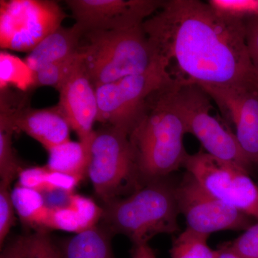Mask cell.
Wrapping results in <instances>:
<instances>
[{
    "label": "cell",
    "mask_w": 258,
    "mask_h": 258,
    "mask_svg": "<svg viewBox=\"0 0 258 258\" xmlns=\"http://www.w3.org/2000/svg\"><path fill=\"white\" fill-rule=\"evenodd\" d=\"M149 43L172 82L222 86L257 73L243 20L227 18L208 2L164 0L143 23Z\"/></svg>",
    "instance_id": "obj_1"
},
{
    "label": "cell",
    "mask_w": 258,
    "mask_h": 258,
    "mask_svg": "<svg viewBox=\"0 0 258 258\" xmlns=\"http://www.w3.org/2000/svg\"><path fill=\"white\" fill-rule=\"evenodd\" d=\"M169 81L148 96L138 120L129 134L142 184L165 179L184 167L189 154L184 145V120L169 93Z\"/></svg>",
    "instance_id": "obj_2"
},
{
    "label": "cell",
    "mask_w": 258,
    "mask_h": 258,
    "mask_svg": "<svg viewBox=\"0 0 258 258\" xmlns=\"http://www.w3.org/2000/svg\"><path fill=\"white\" fill-rule=\"evenodd\" d=\"M103 208V225L113 235L126 236L133 244L148 243L156 235L179 231L176 187L164 179L147 183Z\"/></svg>",
    "instance_id": "obj_3"
},
{
    "label": "cell",
    "mask_w": 258,
    "mask_h": 258,
    "mask_svg": "<svg viewBox=\"0 0 258 258\" xmlns=\"http://www.w3.org/2000/svg\"><path fill=\"white\" fill-rule=\"evenodd\" d=\"M83 37L85 43L80 48L83 67L96 88L161 64L143 24L122 30L86 32Z\"/></svg>",
    "instance_id": "obj_4"
},
{
    "label": "cell",
    "mask_w": 258,
    "mask_h": 258,
    "mask_svg": "<svg viewBox=\"0 0 258 258\" xmlns=\"http://www.w3.org/2000/svg\"><path fill=\"white\" fill-rule=\"evenodd\" d=\"M87 176L103 205L144 186L128 133L107 125L95 131Z\"/></svg>",
    "instance_id": "obj_5"
},
{
    "label": "cell",
    "mask_w": 258,
    "mask_h": 258,
    "mask_svg": "<svg viewBox=\"0 0 258 258\" xmlns=\"http://www.w3.org/2000/svg\"><path fill=\"white\" fill-rule=\"evenodd\" d=\"M169 88L171 101L184 120L186 132L200 141L204 151L249 173L252 162L242 151L235 134L210 113L212 99L208 93L196 84L171 81Z\"/></svg>",
    "instance_id": "obj_6"
},
{
    "label": "cell",
    "mask_w": 258,
    "mask_h": 258,
    "mask_svg": "<svg viewBox=\"0 0 258 258\" xmlns=\"http://www.w3.org/2000/svg\"><path fill=\"white\" fill-rule=\"evenodd\" d=\"M66 15L56 2L1 0L0 46L30 52L60 28Z\"/></svg>",
    "instance_id": "obj_7"
},
{
    "label": "cell",
    "mask_w": 258,
    "mask_h": 258,
    "mask_svg": "<svg viewBox=\"0 0 258 258\" xmlns=\"http://www.w3.org/2000/svg\"><path fill=\"white\" fill-rule=\"evenodd\" d=\"M184 167L212 196L258 221V187L247 171L203 150L189 154Z\"/></svg>",
    "instance_id": "obj_8"
},
{
    "label": "cell",
    "mask_w": 258,
    "mask_h": 258,
    "mask_svg": "<svg viewBox=\"0 0 258 258\" xmlns=\"http://www.w3.org/2000/svg\"><path fill=\"white\" fill-rule=\"evenodd\" d=\"M161 64L139 75L96 87L97 121L129 134L138 120L148 96L170 81Z\"/></svg>",
    "instance_id": "obj_9"
},
{
    "label": "cell",
    "mask_w": 258,
    "mask_h": 258,
    "mask_svg": "<svg viewBox=\"0 0 258 258\" xmlns=\"http://www.w3.org/2000/svg\"><path fill=\"white\" fill-rule=\"evenodd\" d=\"M179 213L184 215L186 228L210 236L221 230H247L249 217L212 196L189 174L176 187Z\"/></svg>",
    "instance_id": "obj_10"
},
{
    "label": "cell",
    "mask_w": 258,
    "mask_h": 258,
    "mask_svg": "<svg viewBox=\"0 0 258 258\" xmlns=\"http://www.w3.org/2000/svg\"><path fill=\"white\" fill-rule=\"evenodd\" d=\"M224 118L233 123L235 136L252 164L258 165V74L222 86L203 88Z\"/></svg>",
    "instance_id": "obj_11"
},
{
    "label": "cell",
    "mask_w": 258,
    "mask_h": 258,
    "mask_svg": "<svg viewBox=\"0 0 258 258\" xmlns=\"http://www.w3.org/2000/svg\"><path fill=\"white\" fill-rule=\"evenodd\" d=\"M163 0H67L76 23L85 32L116 30L142 25Z\"/></svg>",
    "instance_id": "obj_12"
},
{
    "label": "cell",
    "mask_w": 258,
    "mask_h": 258,
    "mask_svg": "<svg viewBox=\"0 0 258 258\" xmlns=\"http://www.w3.org/2000/svg\"><path fill=\"white\" fill-rule=\"evenodd\" d=\"M60 105L80 142L91 143L94 137L98 106L96 87L83 67V58L57 89Z\"/></svg>",
    "instance_id": "obj_13"
},
{
    "label": "cell",
    "mask_w": 258,
    "mask_h": 258,
    "mask_svg": "<svg viewBox=\"0 0 258 258\" xmlns=\"http://www.w3.org/2000/svg\"><path fill=\"white\" fill-rule=\"evenodd\" d=\"M17 130L35 139L47 151L70 141L71 126L60 105L35 109L26 105L15 122Z\"/></svg>",
    "instance_id": "obj_14"
},
{
    "label": "cell",
    "mask_w": 258,
    "mask_h": 258,
    "mask_svg": "<svg viewBox=\"0 0 258 258\" xmlns=\"http://www.w3.org/2000/svg\"><path fill=\"white\" fill-rule=\"evenodd\" d=\"M30 103L26 94L13 93L8 88L0 95V183L11 185L23 168L17 157L13 136L20 111Z\"/></svg>",
    "instance_id": "obj_15"
},
{
    "label": "cell",
    "mask_w": 258,
    "mask_h": 258,
    "mask_svg": "<svg viewBox=\"0 0 258 258\" xmlns=\"http://www.w3.org/2000/svg\"><path fill=\"white\" fill-rule=\"evenodd\" d=\"M85 33L77 23L69 28L60 26L30 51L25 62L35 73L66 60L79 52Z\"/></svg>",
    "instance_id": "obj_16"
},
{
    "label": "cell",
    "mask_w": 258,
    "mask_h": 258,
    "mask_svg": "<svg viewBox=\"0 0 258 258\" xmlns=\"http://www.w3.org/2000/svg\"><path fill=\"white\" fill-rule=\"evenodd\" d=\"M113 235L105 226H95L68 240L62 246V254L64 258H115Z\"/></svg>",
    "instance_id": "obj_17"
},
{
    "label": "cell",
    "mask_w": 258,
    "mask_h": 258,
    "mask_svg": "<svg viewBox=\"0 0 258 258\" xmlns=\"http://www.w3.org/2000/svg\"><path fill=\"white\" fill-rule=\"evenodd\" d=\"M91 143L69 142L52 148L48 152L46 167L49 170L64 173L83 179L87 176Z\"/></svg>",
    "instance_id": "obj_18"
},
{
    "label": "cell",
    "mask_w": 258,
    "mask_h": 258,
    "mask_svg": "<svg viewBox=\"0 0 258 258\" xmlns=\"http://www.w3.org/2000/svg\"><path fill=\"white\" fill-rule=\"evenodd\" d=\"M15 212L25 225L37 231H46L50 210L47 208L41 192L17 184L12 190Z\"/></svg>",
    "instance_id": "obj_19"
},
{
    "label": "cell",
    "mask_w": 258,
    "mask_h": 258,
    "mask_svg": "<svg viewBox=\"0 0 258 258\" xmlns=\"http://www.w3.org/2000/svg\"><path fill=\"white\" fill-rule=\"evenodd\" d=\"M34 73L25 60L16 56L1 52L0 53V88L6 89L15 86L21 91L33 89Z\"/></svg>",
    "instance_id": "obj_20"
},
{
    "label": "cell",
    "mask_w": 258,
    "mask_h": 258,
    "mask_svg": "<svg viewBox=\"0 0 258 258\" xmlns=\"http://www.w3.org/2000/svg\"><path fill=\"white\" fill-rule=\"evenodd\" d=\"M208 237L185 229L173 241L171 258H217V250L209 247Z\"/></svg>",
    "instance_id": "obj_21"
},
{
    "label": "cell",
    "mask_w": 258,
    "mask_h": 258,
    "mask_svg": "<svg viewBox=\"0 0 258 258\" xmlns=\"http://www.w3.org/2000/svg\"><path fill=\"white\" fill-rule=\"evenodd\" d=\"M82 58V53L79 50L77 53L69 58L50 64L34 73L33 89L40 86H52L57 91Z\"/></svg>",
    "instance_id": "obj_22"
},
{
    "label": "cell",
    "mask_w": 258,
    "mask_h": 258,
    "mask_svg": "<svg viewBox=\"0 0 258 258\" xmlns=\"http://www.w3.org/2000/svg\"><path fill=\"white\" fill-rule=\"evenodd\" d=\"M27 258H64L62 250L51 240L46 231H37L25 237Z\"/></svg>",
    "instance_id": "obj_23"
},
{
    "label": "cell",
    "mask_w": 258,
    "mask_h": 258,
    "mask_svg": "<svg viewBox=\"0 0 258 258\" xmlns=\"http://www.w3.org/2000/svg\"><path fill=\"white\" fill-rule=\"evenodd\" d=\"M217 13L227 18L245 20L258 16V0H210Z\"/></svg>",
    "instance_id": "obj_24"
},
{
    "label": "cell",
    "mask_w": 258,
    "mask_h": 258,
    "mask_svg": "<svg viewBox=\"0 0 258 258\" xmlns=\"http://www.w3.org/2000/svg\"><path fill=\"white\" fill-rule=\"evenodd\" d=\"M47 230H59L79 234L87 229L77 211L69 205L66 208L50 210Z\"/></svg>",
    "instance_id": "obj_25"
},
{
    "label": "cell",
    "mask_w": 258,
    "mask_h": 258,
    "mask_svg": "<svg viewBox=\"0 0 258 258\" xmlns=\"http://www.w3.org/2000/svg\"><path fill=\"white\" fill-rule=\"evenodd\" d=\"M15 209L10 185L0 183V247L3 249L7 237L15 223Z\"/></svg>",
    "instance_id": "obj_26"
},
{
    "label": "cell",
    "mask_w": 258,
    "mask_h": 258,
    "mask_svg": "<svg viewBox=\"0 0 258 258\" xmlns=\"http://www.w3.org/2000/svg\"><path fill=\"white\" fill-rule=\"evenodd\" d=\"M70 206L77 211L86 228L98 225L103 217V208L98 206L92 199L74 194Z\"/></svg>",
    "instance_id": "obj_27"
},
{
    "label": "cell",
    "mask_w": 258,
    "mask_h": 258,
    "mask_svg": "<svg viewBox=\"0 0 258 258\" xmlns=\"http://www.w3.org/2000/svg\"><path fill=\"white\" fill-rule=\"evenodd\" d=\"M230 244L241 258H258V222Z\"/></svg>",
    "instance_id": "obj_28"
},
{
    "label": "cell",
    "mask_w": 258,
    "mask_h": 258,
    "mask_svg": "<svg viewBox=\"0 0 258 258\" xmlns=\"http://www.w3.org/2000/svg\"><path fill=\"white\" fill-rule=\"evenodd\" d=\"M47 171L46 166L25 168L19 174L18 185L42 192L46 189Z\"/></svg>",
    "instance_id": "obj_29"
},
{
    "label": "cell",
    "mask_w": 258,
    "mask_h": 258,
    "mask_svg": "<svg viewBox=\"0 0 258 258\" xmlns=\"http://www.w3.org/2000/svg\"><path fill=\"white\" fill-rule=\"evenodd\" d=\"M82 180L77 176L69 175V174L57 172V171H52L48 169L46 177V189L45 191L52 189H62L71 191V192H74V189Z\"/></svg>",
    "instance_id": "obj_30"
},
{
    "label": "cell",
    "mask_w": 258,
    "mask_h": 258,
    "mask_svg": "<svg viewBox=\"0 0 258 258\" xmlns=\"http://www.w3.org/2000/svg\"><path fill=\"white\" fill-rule=\"evenodd\" d=\"M244 37L249 57L254 66L258 64V16L244 20Z\"/></svg>",
    "instance_id": "obj_31"
},
{
    "label": "cell",
    "mask_w": 258,
    "mask_h": 258,
    "mask_svg": "<svg viewBox=\"0 0 258 258\" xmlns=\"http://www.w3.org/2000/svg\"><path fill=\"white\" fill-rule=\"evenodd\" d=\"M45 206L50 210L66 208L71 205L74 192L62 189H52L41 192Z\"/></svg>",
    "instance_id": "obj_32"
},
{
    "label": "cell",
    "mask_w": 258,
    "mask_h": 258,
    "mask_svg": "<svg viewBox=\"0 0 258 258\" xmlns=\"http://www.w3.org/2000/svg\"><path fill=\"white\" fill-rule=\"evenodd\" d=\"M0 258H27L25 237H20L12 241L2 250Z\"/></svg>",
    "instance_id": "obj_33"
},
{
    "label": "cell",
    "mask_w": 258,
    "mask_h": 258,
    "mask_svg": "<svg viewBox=\"0 0 258 258\" xmlns=\"http://www.w3.org/2000/svg\"><path fill=\"white\" fill-rule=\"evenodd\" d=\"M131 254L132 258H157L148 243L134 244Z\"/></svg>",
    "instance_id": "obj_34"
},
{
    "label": "cell",
    "mask_w": 258,
    "mask_h": 258,
    "mask_svg": "<svg viewBox=\"0 0 258 258\" xmlns=\"http://www.w3.org/2000/svg\"><path fill=\"white\" fill-rule=\"evenodd\" d=\"M217 250V258H241L231 247L230 243L223 244Z\"/></svg>",
    "instance_id": "obj_35"
},
{
    "label": "cell",
    "mask_w": 258,
    "mask_h": 258,
    "mask_svg": "<svg viewBox=\"0 0 258 258\" xmlns=\"http://www.w3.org/2000/svg\"><path fill=\"white\" fill-rule=\"evenodd\" d=\"M254 68H255L256 71H257V74H258V64H256L255 66H254Z\"/></svg>",
    "instance_id": "obj_36"
}]
</instances>
